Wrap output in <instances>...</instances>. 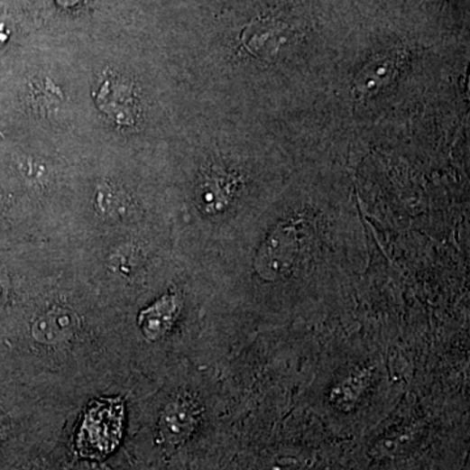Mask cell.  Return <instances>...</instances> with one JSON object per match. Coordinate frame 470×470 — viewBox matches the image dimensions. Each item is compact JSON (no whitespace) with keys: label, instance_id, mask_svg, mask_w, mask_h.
I'll return each instance as SVG.
<instances>
[{"label":"cell","instance_id":"52a82bcc","mask_svg":"<svg viewBox=\"0 0 470 470\" xmlns=\"http://www.w3.org/2000/svg\"><path fill=\"white\" fill-rule=\"evenodd\" d=\"M396 72V62L392 58L383 57L367 64L355 81V92L358 97L370 96L392 80Z\"/></svg>","mask_w":470,"mask_h":470},{"label":"cell","instance_id":"6da1fadb","mask_svg":"<svg viewBox=\"0 0 470 470\" xmlns=\"http://www.w3.org/2000/svg\"><path fill=\"white\" fill-rule=\"evenodd\" d=\"M124 433V405L119 400L96 401L88 409L78 433L76 451L81 457L102 460L115 451Z\"/></svg>","mask_w":470,"mask_h":470},{"label":"cell","instance_id":"3957f363","mask_svg":"<svg viewBox=\"0 0 470 470\" xmlns=\"http://www.w3.org/2000/svg\"><path fill=\"white\" fill-rule=\"evenodd\" d=\"M198 408L189 400H174L163 410L159 421V439L166 446H180L194 433Z\"/></svg>","mask_w":470,"mask_h":470},{"label":"cell","instance_id":"8992f818","mask_svg":"<svg viewBox=\"0 0 470 470\" xmlns=\"http://www.w3.org/2000/svg\"><path fill=\"white\" fill-rule=\"evenodd\" d=\"M281 29L276 25L253 23L244 33V46L259 57L272 58L281 48Z\"/></svg>","mask_w":470,"mask_h":470},{"label":"cell","instance_id":"7a4b0ae2","mask_svg":"<svg viewBox=\"0 0 470 470\" xmlns=\"http://www.w3.org/2000/svg\"><path fill=\"white\" fill-rule=\"evenodd\" d=\"M300 229L298 225H280L260 247L255 263L258 272L268 280L288 273L296 264L300 250Z\"/></svg>","mask_w":470,"mask_h":470},{"label":"cell","instance_id":"ba28073f","mask_svg":"<svg viewBox=\"0 0 470 470\" xmlns=\"http://www.w3.org/2000/svg\"><path fill=\"white\" fill-rule=\"evenodd\" d=\"M364 379L366 376L362 373L352 376L347 379L343 384L338 385L334 392V399L337 400L338 404H352L357 396L361 395L364 388Z\"/></svg>","mask_w":470,"mask_h":470},{"label":"cell","instance_id":"277c9868","mask_svg":"<svg viewBox=\"0 0 470 470\" xmlns=\"http://www.w3.org/2000/svg\"><path fill=\"white\" fill-rule=\"evenodd\" d=\"M78 317L69 309H55L38 318L33 324V337L43 344H58L75 334Z\"/></svg>","mask_w":470,"mask_h":470},{"label":"cell","instance_id":"30bf717a","mask_svg":"<svg viewBox=\"0 0 470 470\" xmlns=\"http://www.w3.org/2000/svg\"><path fill=\"white\" fill-rule=\"evenodd\" d=\"M8 36H10V31H8L7 26L0 23V46L7 42Z\"/></svg>","mask_w":470,"mask_h":470},{"label":"cell","instance_id":"5b68a950","mask_svg":"<svg viewBox=\"0 0 470 470\" xmlns=\"http://www.w3.org/2000/svg\"><path fill=\"white\" fill-rule=\"evenodd\" d=\"M180 312V302L174 296H165L151 308L142 311L139 326L149 340H157L171 328Z\"/></svg>","mask_w":470,"mask_h":470},{"label":"cell","instance_id":"8fae6325","mask_svg":"<svg viewBox=\"0 0 470 470\" xmlns=\"http://www.w3.org/2000/svg\"><path fill=\"white\" fill-rule=\"evenodd\" d=\"M58 2H60V5H74L75 3L78 2V0H58Z\"/></svg>","mask_w":470,"mask_h":470},{"label":"cell","instance_id":"9c48e42d","mask_svg":"<svg viewBox=\"0 0 470 470\" xmlns=\"http://www.w3.org/2000/svg\"><path fill=\"white\" fill-rule=\"evenodd\" d=\"M8 296V288H7V282L3 281L2 279H0V309L5 306V300H7Z\"/></svg>","mask_w":470,"mask_h":470}]
</instances>
